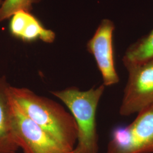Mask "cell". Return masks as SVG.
Wrapping results in <instances>:
<instances>
[{"label": "cell", "instance_id": "obj_8", "mask_svg": "<svg viewBox=\"0 0 153 153\" xmlns=\"http://www.w3.org/2000/svg\"><path fill=\"white\" fill-rule=\"evenodd\" d=\"M9 85L5 78H0V153H16L19 149L14 141L12 132Z\"/></svg>", "mask_w": 153, "mask_h": 153}, {"label": "cell", "instance_id": "obj_3", "mask_svg": "<svg viewBox=\"0 0 153 153\" xmlns=\"http://www.w3.org/2000/svg\"><path fill=\"white\" fill-rule=\"evenodd\" d=\"M107 153H153V104L129 126L114 129Z\"/></svg>", "mask_w": 153, "mask_h": 153}, {"label": "cell", "instance_id": "obj_9", "mask_svg": "<svg viewBox=\"0 0 153 153\" xmlns=\"http://www.w3.org/2000/svg\"><path fill=\"white\" fill-rule=\"evenodd\" d=\"M153 59V30L128 48L123 60L126 67Z\"/></svg>", "mask_w": 153, "mask_h": 153}, {"label": "cell", "instance_id": "obj_6", "mask_svg": "<svg viewBox=\"0 0 153 153\" xmlns=\"http://www.w3.org/2000/svg\"><path fill=\"white\" fill-rule=\"evenodd\" d=\"M114 29L113 22L109 19H103L87 44L88 51L96 61L105 86L119 82L114 61L112 40Z\"/></svg>", "mask_w": 153, "mask_h": 153}, {"label": "cell", "instance_id": "obj_5", "mask_svg": "<svg viewBox=\"0 0 153 153\" xmlns=\"http://www.w3.org/2000/svg\"><path fill=\"white\" fill-rule=\"evenodd\" d=\"M126 68L128 79L120 108V114L125 116L153 104V59Z\"/></svg>", "mask_w": 153, "mask_h": 153}, {"label": "cell", "instance_id": "obj_11", "mask_svg": "<svg viewBox=\"0 0 153 153\" xmlns=\"http://www.w3.org/2000/svg\"><path fill=\"white\" fill-rule=\"evenodd\" d=\"M78 153V152H76V150H74V149L73 150H72L71 152H69V153Z\"/></svg>", "mask_w": 153, "mask_h": 153}, {"label": "cell", "instance_id": "obj_10", "mask_svg": "<svg viewBox=\"0 0 153 153\" xmlns=\"http://www.w3.org/2000/svg\"><path fill=\"white\" fill-rule=\"evenodd\" d=\"M39 0H5L0 6V22L11 18L18 11H30Z\"/></svg>", "mask_w": 153, "mask_h": 153}, {"label": "cell", "instance_id": "obj_4", "mask_svg": "<svg viewBox=\"0 0 153 153\" xmlns=\"http://www.w3.org/2000/svg\"><path fill=\"white\" fill-rule=\"evenodd\" d=\"M10 99L13 138L17 146L23 149L25 153L71 152L25 115L11 98Z\"/></svg>", "mask_w": 153, "mask_h": 153}, {"label": "cell", "instance_id": "obj_12", "mask_svg": "<svg viewBox=\"0 0 153 153\" xmlns=\"http://www.w3.org/2000/svg\"><path fill=\"white\" fill-rule=\"evenodd\" d=\"M1 0H0V6L1 5Z\"/></svg>", "mask_w": 153, "mask_h": 153}, {"label": "cell", "instance_id": "obj_2", "mask_svg": "<svg viewBox=\"0 0 153 153\" xmlns=\"http://www.w3.org/2000/svg\"><path fill=\"white\" fill-rule=\"evenodd\" d=\"M105 87L102 84L86 91L70 87L51 92L65 104L76 122L77 145L74 149L78 153H98L96 114Z\"/></svg>", "mask_w": 153, "mask_h": 153}, {"label": "cell", "instance_id": "obj_7", "mask_svg": "<svg viewBox=\"0 0 153 153\" xmlns=\"http://www.w3.org/2000/svg\"><path fill=\"white\" fill-rule=\"evenodd\" d=\"M9 30L14 36L25 42L40 39L51 43L56 37L55 33L44 27L35 16L26 10L18 11L11 16Z\"/></svg>", "mask_w": 153, "mask_h": 153}, {"label": "cell", "instance_id": "obj_1", "mask_svg": "<svg viewBox=\"0 0 153 153\" xmlns=\"http://www.w3.org/2000/svg\"><path fill=\"white\" fill-rule=\"evenodd\" d=\"M7 91L25 115L66 150L70 152L74 150L78 135L76 122L62 106L27 88L9 85Z\"/></svg>", "mask_w": 153, "mask_h": 153}]
</instances>
